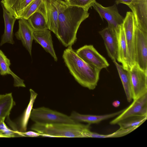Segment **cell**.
<instances>
[{"mask_svg":"<svg viewBox=\"0 0 147 147\" xmlns=\"http://www.w3.org/2000/svg\"><path fill=\"white\" fill-rule=\"evenodd\" d=\"M15 105L11 93L0 95V121L9 117Z\"/></svg>","mask_w":147,"mask_h":147,"instance_id":"7402d4cb","label":"cell"},{"mask_svg":"<svg viewBox=\"0 0 147 147\" xmlns=\"http://www.w3.org/2000/svg\"><path fill=\"white\" fill-rule=\"evenodd\" d=\"M5 120L0 121V133L5 138L24 137L20 132L16 131L8 128L4 122Z\"/></svg>","mask_w":147,"mask_h":147,"instance_id":"4316f807","label":"cell"},{"mask_svg":"<svg viewBox=\"0 0 147 147\" xmlns=\"http://www.w3.org/2000/svg\"><path fill=\"white\" fill-rule=\"evenodd\" d=\"M82 8L68 6L60 13L56 36L66 47H71L77 40V33L81 23L89 16Z\"/></svg>","mask_w":147,"mask_h":147,"instance_id":"7a4b0ae2","label":"cell"},{"mask_svg":"<svg viewBox=\"0 0 147 147\" xmlns=\"http://www.w3.org/2000/svg\"><path fill=\"white\" fill-rule=\"evenodd\" d=\"M68 5L63 0H43L38 12L45 17L49 29L57 36L58 34V18L59 13Z\"/></svg>","mask_w":147,"mask_h":147,"instance_id":"277c9868","label":"cell"},{"mask_svg":"<svg viewBox=\"0 0 147 147\" xmlns=\"http://www.w3.org/2000/svg\"><path fill=\"white\" fill-rule=\"evenodd\" d=\"M92 6L101 19L104 18L107 21L108 26L113 29L117 33L120 26L123 24L124 18L119 13L116 5L105 7L95 1Z\"/></svg>","mask_w":147,"mask_h":147,"instance_id":"8fae6325","label":"cell"},{"mask_svg":"<svg viewBox=\"0 0 147 147\" xmlns=\"http://www.w3.org/2000/svg\"><path fill=\"white\" fill-rule=\"evenodd\" d=\"M62 57L70 73L80 84L90 90L96 88L101 70L84 61L71 46L64 51Z\"/></svg>","mask_w":147,"mask_h":147,"instance_id":"6da1fadb","label":"cell"},{"mask_svg":"<svg viewBox=\"0 0 147 147\" xmlns=\"http://www.w3.org/2000/svg\"><path fill=\"white\" fill-rule=\"evenodd\" d=\"M78 55L88 64L100 70L108 67L106 59L100 55L92 45H86L76 51Z\"/></svg>","mask_w":147,"mask_h":147,"instance_id":"9c48e42d","label":"cell"},{"mask_svg":"<svg viewBox=\"0 0 147 147\" xmlns=\"http://www.w3.org/2000/svg\"><path fill=\"white\" fill-rule=\"evenodd\" d=\"M99 33L104 40L109 57L113 61H116L118 50L117 33L113 29L108 26Z\"/></svg>","mask_w":147,"mask_h":147,"instance_id":"5bb4252c","label":"cell"},{"mask_svg":"<svg viewBox=\"0 0 147 147\" xmlns=\"http://www.w3.org/2000/svg\"><path fill=\"white\" fill-rule=\"evenodd\" d=\"M134 50L135 64L147 71V33L138 28L134 23Z\"/></svg>","mask_w":147,"mask_h":147,"instance_id":"8992f818","label":"cell"},{"mask_svg":"<svg viewBox=\"0 0 147 147\" xmlns=\"http://www.w3.org/2000/svg\"><path fill=\"white\" fill-rule=\"evenodd\" d=\"M120 101L118 100H115L112 103L113 106L115 107H119L120 105Z\"/></svg>","mask_w":147,"mask_h":147,"instance_id":"f546056e","label":"cell"},{"mask_svg":"<svg viewBox=\"0 0 147 147\" xmlns=\"http://www.w3.org/2000/svg\"><path fill=\"white\" fill-rule=\"evenodd\" d=\"M3 10V17L5 24L4 32L2 35L0 46L7 43L11 44L14 43L13 40V30L16 18L9 12L1 4Z\"/></svg>","mask_w":147,"mask_h":147,"instance_id":"ac0fdd59","label":"cell"},{"mask_svg":"<svg viewBox=\"0 0 147 147\" xmlns=\"http://www.w3.org/2000/svg\"><path fill=\"white\" fill-rule=\"evenodd\" d=\"M0 138H5V137L0 133Z\"/></svg>","mask_w":147,"mask_h":147,"instance_id":"4dcf8cb0","label":"cell"},{"mask_svg":"<svg viewBox=\"0 0 147 147\" xmlns=\"http://www.w3.org/2000/svg\"><path fill=\"white\" fill-rule=\"evenodd\" d=\"M116 4L127 5L131 10L136 26L147 33V0H116Z\"/></svg>","mask_w":147,"mask_h":147,"instance_id":"52a82bcc","label":"cell"},{"mask_svg":"<svg viewBox=\"0 0 147 147\" xmlns=\"http://www.w3.org/2000/svg\"><path fill=\"white\" fill-rule=\"evenodd\" d=\"M130 71L134 100L147 93V71L135 64L131 67Z\"/></svg>","mask_w":147,"mask_h":147,"instance_id":"ba28073f","label":"cell"},{"mask_svg":"<svg viewBox=\"0 0 147 147\" xmlns=\"http://www.w3.org/2000/svg\"><path fill=\"white\" fill-rule=\"evenodd\" d=\"M63 0V1H65L66 2L68 1V0Z\"/></svg>","mask_w":147,"mask_h":147,"instance_id":"1f68e13d","label":"cell"},{"mask_svg":"<svg viewBox=\"0 0 147 147\" xmlns=\"http://www.w3.org/2000/svg\"><path fill=\"white\" fill-rule=\"evenodd\" d=\"M30 98L29 102L25 110L20 121V132L26 131L28 121L30 118L33 105L38 94L31 89H30Z\"/></svg>","mask_w":147,"mask_h":147,"instance_id":"603a6c76","label":"cell"},{"mask_svg":"<svg viewBox=\"0 0 147 147\" xmlns=\"http://www.w3.org/2000/svg\"><path fill=\"white\" fill-rule=\"evenodd\" d=\"M18 23V30L15 33V36L17 39L21 41L23 46L31 56L34 30L26 20L21 18L19 19Z\"/></svg>","mask_w":147,"mask_h":147,"instance_id":"4fadbf2b","label":"cell"},{"mask_svg":"<svg viewBox=\"0 0 147 147\" xmlns=\"http://www.w3.org/2000/svg\"><path fill=\"white\" fill-rule=\"evenodd\" d=\"M33 38L36 42L39 44L47 52L51 55L55 61H57L58 59L53 47L50 30H34Z\"/></svg>","mask_w":147,"mask_h":147,"instance_id":"9a60e30c","label":"cell"},{"mask_svg":"<svg viewBox=\"0 0 147 147\" xmlns=\"http://www.w3.org/2000/svg\"><path fill=\"white\" fill-rule=\"evenodd\" d=\"M147 119V116H131L120 121L117 124L119 126V129L134 127H139Z\"/></svg>","mask_w":147,"mask_h":147,"instance_id":"d4e9b609","label":"cell"},{"mask_svg":"<svg viewBox=\"0 0 147 147\" xmlns=\"http://www.w3.org/2000/svg\"><path fill=\"white\" fill-rule=\"evenodd\" d=\"M95 1L96 0H68L66 2L68 6L81 7L88 11Z\"/></svg>","mask_w":147,"mask_h":147,"instance_id":"83f0119b","label":"cell"},{"mask_svg":"<svg viewBox=\"0 0 147 147\" xmlns=\"http://www.w3.org/2000/svg\"><path fill=\"white\" fill-rule=\"evenodd\" d=\"M117 35L118 50L117 60L122 64L124 69L130 70L128 63L127 45L122 24L120 26Z\"/></svg>","mask_w":147,"mask_h":147,"instance_id":"d6986e66","label":"cell"},{"mask_svg":"<svg viewBox=\"0 0 147 147\" xmlns=\"http://www.w3.org/2000/svg\"><path fill=\"white\" fill-rule=\"evenodd\" d=\"M133 100L129 106L110 122V125L116 124L120 121L131 116H147V93Z\"/></svg>","mask_w":147,"mask_h":147,"instance_id":"30bf717a","label":"cell"},{"mask_svg":"<svg viewBox=\"0 0 147 147\" xmlns=\"http://www.w3.org/2000/svg\"><path fill=\"white\" fill-rule=\"evenodd\" d=\"M30 118L35 123L43 124L76 123L70 116L43 107L32 109Z\"/></svg>","mask_w":147,"mask_h":147,"instance_id":"5b68a950","label":"cell"},{"mask_svg":"<svg viewBox=\"0 0 147 147\" xmlns=\"http://www.w3.org/2000/svg\"><path fill=\"white\" fill-rule=\"evenodd\" d=\"M42 2L43 0H34L25 10L22 18L27 20L32 14L38 11Z\"/></svg>","mask_w":147,"mask_h":147,"instance_id":"484cf974","label":"cell"},{"mask_svg":"<svg viewBox=\"0 0 147 147\" xmlns=\"http://www.w3.org/2000/svg\"><path fill=\"white\" fill-rule=\"evenodd\" d=\"M34 0H1V4L17 19L22 18L27 8Z\"/></svg>","mask_w":147,"mask_h":147,"instance_id":"2e32d148","label":"cell"},{"mask_svg":"<svg viewBox=\"0 0 147 147\" xmlns=\"http://www.w3.org/2000/svg\"><path fill=\"white\" fill-rule=\"evenodd\" d=\"M27 20L34 30L49 29L45 17L39 12H35Z\"/></svg>","mask_w":147,"mask_h":147,"instance_id":"cb8c5ba5","label":"cell"},{"mask_svg":"<svg viewBox=\"0 0 147 147\" xmlns=\"http://www.w3.org/2000/svg\"><path fill=\"white\" fill-rule=\"evenodd\" d=\"M124 110V109L113 113L102 115L82 114L74 111L71 113L70 117L76 123L83 122L87 123L89 124H97L102 121L118 116Z\"/></svg>","mask_w":147,"mask_h":147,"instance_id":"e0dca14e","label":"cell"},{"mask_svg":"<svg viewBox=\"0 0 147 147\" xmlns=\"http://www.w3.org/2000/svg\"><path fill=\"white\" fill-rule=\"evenodd\" d=\"M10 61L3 51L0 50V75L4 76L10 74L14 79V86L15 87H25L26 85L23 80L16 75L10 69Z\"/></svg>","mask_w":147,"mask_h":147,"instance_id":"44dd1931","label":"cell"},{"mask_svg":"<svg viewBox=\"0 0 147 147\" xmlns=\"http://www.w3.org/2000/svg\"><path fill=\"white\" fill-rule=\"evenodd\" d=\"M24 137H36L41 136V134L34 131H29L24 132H21Z\"/></svg>","mask_w":147,"mask_h":147,"instance_id":"f1b7e54d","label":"cell"},{"mask_svg":"<svg viewBox=\"0 0 147 147\" xmlns=\"http://www.w3.org/2000/svg\"><path fill=\"white\" fill-rule=\"evenodd\" d=\"M113 62L116 66L122 84L127 100L128 102H130L132 98L130 70L124 69L122 65L117 63L116 61Z\"/></svg>","mask_w":147,"mask_h":147,"instance_id":"ffe728a7","label":"cell"},{"mask_svg":"<svg viewBox=\"0 0 147 147\" xmlns=\"http://www.w3.org/2000/svg\"><path fill=\"white\" fill-rule=\"evenodd\" d=\"M122 24L127 45L128 65L130 69L131 67L135 64L134 22V16L132 12H127Z\"/></svg>","mask_w":147,"mask_h":147,"instance_id":"7c38bea8","label":"cell"},{"mask_svg":"<svg viewBox=\"0 0 147 147\" xmlns=\"http://www.w3.org/2000/svg\"><path fill=\"white\" fill-rule=\"evenodd\" d=\"M90 125L74 123L43 124L34 123L31 129L42 134L57 138H83V133L90 129Z\"/></svg>","mask_w":147,"mask_h":147,"instance_id":"3957f363","label":"cell"}]
</instances>
